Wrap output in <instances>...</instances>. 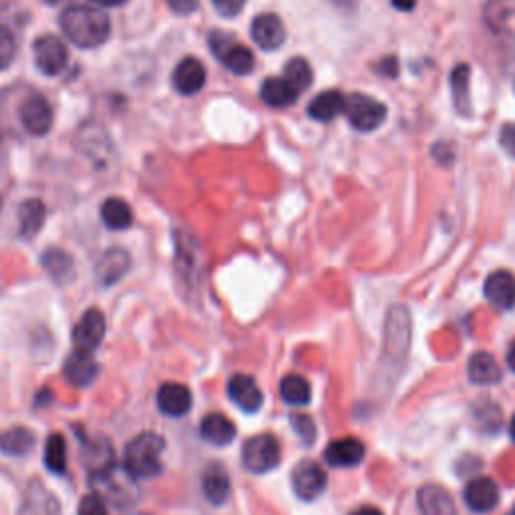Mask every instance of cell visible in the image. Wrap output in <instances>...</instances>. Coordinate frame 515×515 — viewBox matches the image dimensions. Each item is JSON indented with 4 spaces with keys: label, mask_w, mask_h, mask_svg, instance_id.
Listing matches in <instances>:
<instances>
[{
    "label": "cell",
    "mask_w": 515,
    "mask_h": 515,
    "mask_svg": "<svg viewBox=\"0 0 515 515\" xmlns=\"http://www.w3.org/2000/svg\"><path fill=\"white\" fill-rule=\"evenodd\" d=\"M61 29L79 48H97L111 35L109 16L95 6L72 4L61 13Z\"/></svg>",
    "instance_id": "1"
},
{
    "label": "cell",
    "mask_w": 515,
    "mask_h": 515,
    "mask_svg": "<svg viewBox=\"0 0 515 515\" xmlns=\"http://www.w3.org/2000/svg\"><path fill=\"white\" fill-rule=\"evenodd\" d=\"M165 449V441L161 435L145 431L127 443L123 451V469L133 479H151L164 471L161 453Z\"/></svg>",
    "instance_id": "2"
},
{
    "label": "cell",
    "mask_w": 515,
    "mask_h": 515,
    "mask_svg": "<svg viewBox=\"0 0 515 515\" xmlns=\"http://www.w3.org/2000/svg\"><path fill=\"white\" fill-rule=\"evenodd\" d=\"M209 48L217 61L233 75H249L254 71V53L246 45H241L236 37L224 30H214L209 35Z\"/></svg>",
    "instance_id": "3"
},
{
    "label": "cell",
    "mask_w": 515,
    "mask_h": 515,
    "mask_svg": "<svg viewBox=\"0 0 515 515\" xmlns=\"http://www.w3.org/2000/svg\"><path fill=\"white\" fill-rule=\"evenodd\" d=\"M280 443L272 433H260L249 437L241 447V463L246 471L254 475H264L276 469L280 463Z\"/></svg>",
    "instance_id": "4"
},
{
    "label": "cell",
    "mask_w": 515,
    "mask_h": 515,
    "mask_svg": "<svg viewBox=\"0 0 515 515\" xmlns=\"http://www.w3.org/2000/svg\"><path fill=\"white\" fill-rule=\"evenodd\" d=\"M344 115L357 131L368 133L381 127L386 119V107L375 97L365 93H352L346 97Z\"/></svg>",
    "instance_id": "5"
},
{
    "label": "cell",
    "mask_w": 515,
    "mask_h": 515,
    "mask_svg": "<svg viewBox=\"0 0 515 515\" xmlns=\"http://www.w3.org/2000/svg\"><path fill=\"white\" fill-rule=\"evenodd\" d=\"M175 274L180 286L185 290L183 294L191 296L193 290H198L199 286L201 262L198 248L188 233H177L175 236Z\"/></svg>",
    "instance_id": "6"
},
{
    "label": "cell",
    "mask_w": 515,
    "mask_h": 515,
    "mask_svg": "<svg viewBox=\"0 0 515 515\" xmlns=\"http://www.w3.org/2000/svg\"><path fill=\"white\" fill-rule=\"evenodd\" d=\"M32 53H35V63L38 71L46 77H56L64 71L69 63L67 46L55 35L38 37L35 45H32Z\"/></svg>",
    "instance_id": "7"
},
{
    "label": "cell",
    "mask_w": 515,
    "mask_h": 515,
    "mask_svg": "<svg viewBox=\"0 0 515 515\" xmlns=\"http://www.w3.org/2000/svg\"><path fill=\"white\" fill-rule=\"evenodd\" d=\"M326 471L312 459H304L292 469L294 494L304 502H312V499L320 497L322 491L326 489Z\"/></svg>",
    "instance_id": "8"
},
{
    "label": "cell",
    "mask_w": 515,
    "mask_h": 515,
    "mask_svg": "<svg viewBox=\"0 0 515 515\" xmlns=\"http://www.w3.org/2000/svg\"><path fill=\"white\" fill-rule=\"evenodd\" d=\"M105 314L99 308H89L72 330V342L79 350L93 352L105 338Z\"/></svg>",
    "instance_id": "9"
},
{
    "label": "cell",
    "mask_w": 515,
    "mask_h": 515,
    "mask_svg": "<svg viewBox=\"0 0 515 515\" xmlns=\"http://www.w3.org/2000/svg\"><path fill=\"white\" fill-rule=\"evenodd\" d=\"M249 35H252L254 43L260 46L262 51H276V48L284 45L286 29H284V22L280 21L278 14L262 13L252 21Z\"/></svg>",
    "instance_id": "10"
},
{
    "label": "cell",
    "mask_w": 515,
    "mask_h": 515,
    "mask_svg": "<svg viewBox=\"0 0 515 515\" xmlns=\"http://www.w3.org/2000/svg\"><path fill=\"white\" fill-rule=\"evenodd\" d=\"M21 123L30 135H46L53 127V107L45 97L32 95L21 105Z\"/></svg>",
    "instance_id": "11"
},
{
    "label": "cell",
    "mask_w": 515,
    "mask_h": 515,
    "mask_svg": "<svg viewBox=\"0 0 515 515\" xmlns=\"http://www.w3.org/2000/svg\"><path fill=\"white\" fill-rule=\"evenodd\" d=\"M206 77L207 72L204 63L196 59V56H185V59L177 63V67L173 69L172 80L177 93L191 97L206 87Z\"/></svg>",
    "instance_id": "12"
},
{
    "label": "cell",
    "mask_w": 515,
    "mask_h": 515,
    "mask_svg": "<svg viewBox=\"0 0 515 515\" xmlns=\"http://www.w3.org/2000/svg\"><path fill=\"white\" fill-rule=\"evenodd\" d=\"M228 394L232 402L244 413H256L264 402L262 389L249 375H233L228 381Z\"/></svg>",
    "instance_id": "13"
},
{
    "label": "cell",
    "mask_w": 515,
    "mask_h": 515,
    "mask_svg": "<svg viewBox=\"0 0 515 515\" xmlns=\"http://www.w3.org/2000/svg\"><path fill=\"white\" fill-rule=\"evenodd\" d=\"M463 499L467 507L475 513L494 511L499 503V487L494 479L475 477L465 485Z\"/></svg>",
    "instance_id": "14"
},
{
    "label": "cell",
    "mask_w": 515,
    "mask_h": 515,
    "mask_svg": "<svg viewBox=\"0 0 515 515\" xmlns=\"http://www.w3.org/2000/svg\"><path fill=\"white\" fill-rule=\"evenodd\" d=\"M59 499L45 487L43 481L32 479L24 491L19 515H59Z\"/></svg>",
    "instance_id": "15"
},
{
    "label": "cell",
    "mask_w": 515,
    "mask_h": 515,
    "mask_svg": "<svg viewBox=\"0 0 515 515\" xmlns=\"http://www.w3.org/2000/svg\"><path fill=\"white\" fill-rule=\"evenodd\" d=\"M129 266H131V256L123 248H111L97 260L95 274L103 286H113L129 272Z\"/></svg>",
    "instance_id": "16"
},
{
    "label": "cell",
    "mask_w": 515,
    "mask_h": 515,
    "mask_svg": "<svg viewBox=\"0 0 515 515\" xmlns=\"http://www.w3.org/2000/svg\"><path fill=\"white\" fill-rule=\"evenodd\" d=\"M485 298L499 310H511L515 306V276L507 270L489 274L485 280Z\"/></svg>",
    "instance_id": "17"
},
{
    "label": "cell",
    "mask_w": 515,
    "mask_h": 515,
    "mask_svg": "<svg viewBox=\"0 0 515 515\" xmlns=\"http://www.w3.org/2000/svg\"><path fill=\"white\" fill-rule=\"evenodd\" d=\"M191 391L182 383H165L157 391V407L167 417H183L191 409Z\"/></svg>",
    "instance_id": "18"
},
{
    "label": "cell",
    "mask_w": 515,
    "mask_h": 515,
    "mask_svg": "<svg viewBox=\"0 0 515 515\" xmlns=\"http://www.w3.org/2000/svg\"><path fill=\"white\" fill-rule=\"evenodd\" d=\"M201 489H204V495L209 503L222 505L228 502L232 491L228 469L222 463H209L201 473Z\"/></svg>",
    "instance_id": "19"
},
{
    "label": "cell",
    "mask_w": 515,
    "mask_h": 515,
    "mask_svg": "<svg viewBox=\"0 0 515 515\" xmlns=\"http://www.w3.org/2000/svg\"><path fill=\"white\" fill-rule=\"evenodd\" d=\"M367 449L357 437H342L325 449V461L333 467H354L365 459Z\"/></svg>",
    "instance_id": "20"
},
{
    "label": "cell",
    "mask_w": 515,
    "mask_h": 515,
    "mask_svg": "<svg viewBox=\"0 0 515 515\" xmlns=\"http://www.w3.org/2000/svg\"><path fill=\"white\" fill-rule=\"evenodd\" d=\"M64 376L72 386H89L91 384L97 375H99V367H97L95 359L91 357V352L85 350H75L71 352L67 360H64Z\"/></svg>",
    "instance_id": "21"
},
{
    "label": "cell",
    "mask_w": 515,
    "mask_h": 515,
    "mask_svg": "<svg viewBox=\"0 0 515 515\" xmlns=\"http://www.w3.org/2000/svg\"><path fill=\"white\" fill-rule=\"evenodd\" d=\"M296 87L286 77H268L260 87V99L274 109H286L298 99Z\"/></svg>",
    "instance_id": "22"
},
{
    "label": "cell",
    "mask_w": 515,
    "mask_h": 515,
    "mask_svg": "<svg viewBox=\"0 0 515 515\" xmlns=\"http://www.w3.org/2000/svg\"><path fill=\"white\" fill-rule=\"evenodd\" d=\"M199 435L212 445L225 447L236 437V425L222 413H209L201 418Z\"/></svg>",
    "instance_id": "23"
},
{
    "label": "cell",
    "mask_w": 515,
    "mask_h": 515,
    "mask_svg": "<svg viewBox=\"0 0 515 515\" xmlns=\"http://www.w3.org/2000/svg\"><path fill=\"white\" fill-rule=\"evenodd\" d=\"M346 109V97L336 91V89H330V91L318 93L308 105V117L314 121H320V123H326V121H333L338 115H342Z\"/></svg>",
    "instance_id": "24"
},
{
    "label": "cell",
    "mask_w": 515,
    "mask_h": 515,
    "mask_svg": "<svg viewBox=\"0 0 515 515\" xmlns=\"http://www.w3.org/2000/svg\"><path fill=\"white\" fill-rule=\"evenodd\" d=\"M85 465L87 471L93 477H107L115 467V451H113L111 443L107 439H99L89 443L87 453H85Z\"/></svg>",
    "instance_id": "25"
},
{
    "label": "cell",
    "mask_w": 515,
    "mask_h": 515,
    "mask_svg": "<svg viewBox=\"0 0 515 515\" xmlns=\"http://www.w3.org/2000/svg\"><path fill=\"white\" fill-rule=\"evenodd\" d=\"M467 375H469L473 384L479 386H491L502 381L499 362L489 352H475L469 359V365H467Z\"/></svg>",
    "instance_id": "26"
},
{
    "label": "cell",
    "mask_w": 515,
    "mask_h": 515,
    "mask_svg": "<svg viewBox=\"0 0 515 515\" xmlns=\"http://www.w3.org/2000/svg\"><path fill=\"white\" fill-rule=\"evenodd\" d=\"M417 503L421 507L423 515H457L453 499L443 487L425 485L418 489Z\"/></svg>",
    "instance_id": "27"
},
{
    "label": "cell",
    "mask_w": 515,
    "mask_h": 515,
    "mask_svg": "<svg viewBox=\"0 0 515 515\" xmlns=\"http://www.w3.org/2000/svg\"><path fill=\"white\" fill-rule=\"evenodd\" d=\"M40 262H43V268L56 284H67V282L75 276L72 258L61 248H48L43 258H40Z\"/></svg>",
    "instance_id": "28"
},
{
    "label": "cell",
    "mask_w": 515,
    "mask_h": 515,
    "mask_svg": "<svg viewBox=\"0 0 515 515\" xmlns=\"http://www.w3.org/2000/svg\"><path fill=\"white\" fill-rule=\"evenodd\" d=\"M515 19V0H487L483 8V22L495 35L503 32Z\"/></svg>",
    "instance_id": "29"
},
{
    "label": "cell",
    "mask_w": 515,
    "mask_h": 515,
    "mask_svg": "<svg viewBox=\"0 0 515 515\" xmlns=\"http://www.w3.org/2000/svg\"><path fill=\"white\" fill-rule=\"evenodd\" d=\"M37 437L27 426H13L4 433H0V451L13 457H22L35 447Z\"/></svg>",
    "instance_id": "30"
},
{
    "label": "cell",
    "mask_w": 515,
    "mask_h": 515,
    "mask_svg": "<svg viewBox=\"0 0 515 515\" xmlns=\"http://www.w3.org/2000/svg\"><path fill=\"white\" fill-rule=\"evenodd\" d=\"M101 220L109 230H127L133 224V209L121 198H109L101 206Z\"/></svg>",
    "instance_id": "31"
},
{
    "label": "cell",
    "mask_w": 515,
    "mask_h": 515,
    "mask_svg": "<svg viewBox=\"0 0 515 515\" xmlns=\"http://www.w3.org/2000/svg\"><path fill=\"white\" fill-rule=\"evenodd\" d=\"M46 217V207L40 199H27L19 207V232L21 236L32 238L43 228Z\"/></svg>",
    "instance_id": "32"
},
{
    "label": "cell",
    "mask_w": 515,
    "mask_h": 515,
    "mask_svg": "<svg viewBox=\"0 0 515 515\" xmlns=\"http://www.w3.org/2000/svg\"><path fill=\"white\" fill-rule=\"evenodd\" d=\"M280 397L288 405L304 407L312 399V386L302 375H286L280 383Z\"/></svg>",
    "instance_id": "33"
},
{
    "label": "cell",
    "mask_w": 515,
    "mask_h": 515,
    "mask_svg": "<svg viewBox=\"0 0 515 515\" xmlns=\"http://www.w3.org/2000/svg\"><path fill=\"white\" fill-rule=\"evenodd\" d=\"M451 93H453L455 109L461 115H469V67L465 63H459L457 67L451 71Z\"/></svg>",
    "instance_id": "34"
},
{
    "label": "cell",
    "mask_w": 515,
    "mask_h": 515,
    "mask_svg": "<svg viewBox=\"0 0 515 515\" xmlns=\"http://www.w3.org/2000/svg\"><path fill=\"white\" fill-rule=\"evenodd\" d=\"M45 463L56 475L67 471V441L61 433H53L45 445Z\"/></svg>",
    "instance_id": "35"
},
{
    "label": "cell",
    "mask_w": 515,
    "mask_h": 515,
    "mask_svg": "<svg viewBox=\"0 0 515 515\" xmlns=\"http://www.w3.org/2000/svg\"><path fill=\"white\" fill-rule=\"evenodd\" d=\"M284 77L296 87L298 93L306 91L312 85V67L310 63L302 59V56H294L290 59L284 67Z\"/></svg>",
    "instance_id": "36"
},
{
    "label": "cell",
    "mask_w": 515,
    "mask_h": 515,
    "mask_svg": "<svg viewBox=\"0 0 515 515\" xmlns=\"http://www.w3.org/2000/svg\"><path fill=\"white\" fill-rule=\"evenodd\" d=\"M290 423H292L294 431L304 445H312L314 439H317V425H314L312 417L304 413H294L290 417Z\"/></svg>",
    "instance_id": "37"
},
{
    "label": "cell",
    "mask_w": 515,
    "mask_h": 515,
    "mask_svg": "<svg viewBox=\"0 0 515 515\" xmlns=\"http://www.w3.org/2000/svg\"><path fill=\"white\" fill-rule=\"evenodd\" d=\"M16 56V38L11 30L0 24V71L11 67Z\"/></svg>",
    "instance_id": "38"
},
{
    "label": "cell",
    "mask_w": 515,
    "mask_h": 515,
    "mask_svg": "<svg viewBox=\"0 0 515 515\" xmlns=\"http://www.w3.org/2000/svg\"><path fill=\"white\" fill-rule=\"evenodd\" d=\"M79 515H109V511L99 494H89L80 499Z\"/></svg>",
    "instance_id": "39"
},
{
    "label": "cell",
    "mask_w": 515,
    "mask_h": 515,
    "mask_svg": "<svg viewBox=\"0 0 515 515\" xmlns=\"http://www.w3.org/2000/svg\"><path fill=\"white\" fill-rule=\"evenodd\" d=\"M215 13L224 16V19H233L241 11H244L246 0H212Z\"/></svg>",
    "instance_id": "40"
},
{
    "label": "cell",
    "mask_w": 515,
    "mask_h": 515,
    "mask_svg": "<svg viewBox=\"0 0 515 515\" xmlns=\"http://www.w3.org/2000/svg\"><path fill=\"white\" fill-rule=\"evenodd\" d=\"M499 143H502V148L510 153L511 157H515V125L510 123L502 129V133H499Z\"/></svg>",
    "instance_id": "41"
},
{
    "label": "cell",
    "mask_w": 515,
    "mask_h": 515,
    "mask_svg": "<svg viewBox=\"0 0 515 515\" xmlns=\"http://www.w3.org/2000/svg\"><path fill=\"white\" fill-rule=\"evenodd\" d=\"M165 3L175 14L188 16V14L198 11V0H165Z\"/></svg>",
    "instance_id": "42"
},
{
    "label": "cell",
    "mask_w": 515,
    "mask_h": 515,
    "mask_svg": "<svg viewBox=\"0 0 515 515\" xmlns=\"http://www.w3.org/2000/svg\"><path fill=\"white\" fill-rule=\"evenodd\" d=\"M378 71H381L383 75L394 79L399 75V63H397V59H394V56H386V59H383L381 64H378Z\"/></svg>",
    "instance_id": "43"
},
{
    "label": "cell",
    "mask_w": 515,
    "mask_h": 515,
    "mask_svg": "<svg viewBox=\"0 0 515 515\" xmlns=\"http://www.w3.org/2000/svg\"><path fill=\"white\" fill-rule=\"evenodd\" d=\"M393 6L397 8V11L409 13V11H413V8L417 6V0H393Z\"/></svg>",
    "instance_id": "44"
},
{
    "label": "cell",
    "mask_w": 515,
    "mask_h": 515,
    "mask_svg": "<svg viewBox=\"0 0 515 515\" xmlns=\"http://www.w3.org/2000/svg\"><path fill=\"white\" fill-rule=\"evenodd\" d=\"M350 515H384L378 507H373V505H365V507H360V510L357 511H352Z\"/></svg>",
    "instance_id": "45"
},
{
    "label": "cell",
    "mask_w": 515,
    "mask_h": 515,
    "mask_svg": "<svg viewBox=\"0 0 515 515\" xmlns=\"http://www.w3.org/2000/svg\"><path fill=\"white\" fill-rule=\"evenodd\" d=\"M95 4H99V6H107V8H115V6H121V4H125L127 0H93Z\"/></svg>",
    "instance_id": "46"
},
{
    "label": "cell",
    "mask_w": 515,
    "mask_h": 515,
    "mask_svg": "<svg viewBox=\"0 0 515 515\" xmlns=\"http://www.w3.org/2000/svg\"><path fill=\"white\" fill-rule=\"evenodd\" d=\"M507 365L511 370H515V341H511L510 350H507Z\"/></svg>",
    "instance_id": "47"
},
{
    "label": "cell",
    "mask_w": 515,
    "mask_h": 515,
    "mask_svg": "<svg viewBox=\"0 0 515 515\" xmlns=\"http://www.w3.org/2000/svg\"><path fill=\"white\" fill-rule=\"evenodd\" d=\"M510 435H511V439H513V443H515V415H513V418H511V426H510Z\"/></svg>",
    "instance_id": "48"
},
{
    "label": "cell",
    "mask_w": 515,
    "mask_h": 515,
    "mask_svg": "<svg viewBox=\"0 0 515 515\" xmlns=\"http://www.w3.org/2000/svg\"><path fill=\"white\" fill-rule=\"evenodd\" d=\"M46 4H59V3H63V0H45Z\"/></svg>",
    "instance_id": "49"
},
{
    "label": "cell",
    "mask_w": 515,
    "mask_h": 515,
    "mask_svg": "<svg viewBox=\"0 0 515 515\" xmlns=\"http://www.w3.org/2000/svg\"><path fill=\"white\" fill-rule=\"evenodd\" d=\"M0 141H3V131H0Z\"/></svg>",
    "instance_id": "50"
},
{
    "label": "cell",
    "mask_w": 515,
    "mask_h": 515,
    "mask_svg": "<svg viewBox=\"0 0 515 515\" xmlns=\"http://www.w3.org/2000/svg\"><path fill=\"white\" fill-rule=\"evenodd\" d=\"M0 206H3V199H0Z\"/></svg>",
    "instance_id": "51"
},
{
    "label": "cell",
    "mask_w": 515,
    "mask_h": 515,
    "mask_svg": "<svg viewBox=\"0 0 515 515\" xmlns=\"http://www.w3.org/2000/svg\"><path fill=\"white\" fill-rule=\"evenodd\" d=\"M513 515H515V507H513Z\"/></svg>",
    "instance_id": "52"
},
{
    "label": "cell",
    "mask_w": 515,
    "mask_h": 515,
    "mask_svg": "<svg viewBox=\"0 0 515 515\" xmlns=\"http://www.w3.org/2000/svg\"><path fill=\"white\" fill-rule=\"evenodd\" d=\"M513 87H515V83H513Z\"/></svg>",
    "instance_id": "53"
}]
</instances>
